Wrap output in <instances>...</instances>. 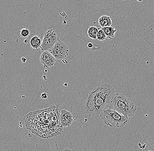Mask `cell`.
I'll list each match as a JSON object with an SVG mask.
<instances>
[{"mask_svg":"<svg viewBox=\"0 0 154 151\" xmlns=\"http://www.w3.org/2000/svg\"><path fill=\"white\" fill-rule=\"evenodd\" d=\"M57 107L31 112L24 118L27 128L42 138L54 137L63 132Z\"/></svg>","mask_w":154,"mask_h":151,"instance_id":"6da1fadb","label":"cell"},{"mask_svg":"<svg viewBox=\"0 0 154 151\" xmlns=\"http://www.w3.org/2000/svg\"><path fill=\"white\" fill-rule=\"evenodd\" d=\"M114 95L115 90L110 84H101L93 88L87 96L86 113L92 118H98Z\"/></svg>","mask_w":154,"mask_h":151,"instance_id":"7a4b0ae2","label":"cell"},{"mask_svg":"<svg viewBox=\"0 0 154 151\" xmlns=\"http://www.w3.org/2000/svg\"><path fill=\"white\" fill-rule=\"evenodd\" d=\"M110 104L112 107L117 112L128 118L134 116L137 109L134 103L123 94H115L111 100Z\"/></svg>","mask_w":154,"mask_h":151,"instance_id":"3957f363","label":"cell"},{"mask_svg":"<svg viewBox=\"0 0 154 151\" xmlns=\"http://www.w3.org/2000/svg\"><path fill=\"white\" fill-rule=\"evenodd\" d=\"M100 117L106 125L116 128L123 127L129 122V118L117 112L112 106L104 109Z\"/></svg>","mask_w":154,"mask_h":151,"instance_id":"277c9868","label":"cell"},{"mask_svg":"<svg viewBox=\"0 0 154 151\" xmlns=\"http://www.w3.org/2000/svg\"><path fill=\"white\" fill-rule=\"evenodd\" d=\"M57 59L66 58L69 53V49L66 43L59 40L51 49L48 51Z\"/></svg>","mask_w":154,"mask_h":151,"instance_id":"5b68a950","label":"cell"},{"mask_svg":"<svg viewBox=\"0 0 154 151\" xmlns=\"http://www.w3.org/2000/svg\"><path fill=\"white\" fill-rule=\"evenodd\" d=\"M59 40V39L54 31L53 29L48 30L44 33L40 50L42 52L49 50Z\"/></svg>","mask_w":154,"mask_h":151,"instance_id":"8992f818","label":"cell"},{"mask_svg":"<svg viewBox=\"0 0 154 151\" xmlns=\"http://www.w3.org/2000/svg\"><path fill=\"white\" fill-rule=\"evenodd\" d=\"M56 59L48 51L42 52L40 57V61L44 67L50 68L54 66L56 62Z\"/></svg>","mask_w":154,"mask_h":151,"instance_id":"52a82bcc","label":"cell"},{"mask_svg":"<svg viewBox=\"0 0 154 151\" xmlns=\"http://www.w3.org/2000/svg\"><path fill=\"white\" fill-rule=\"evenodd\" d=\"M60 119L61 125L63 128L70 127L74 121L72 113L65 109H63L61 110L60 114Z\"/></svg>","mask_w":154,"mask_h":151,"instance_id":"ba28073f","label":"cell"},{"mask_svg":"<svg viewBox=\"0 0 154 151\" xmlns=\"http://www.w3.org/2000/svg\"><path fill=\"white\" fill-rule=\"evenodd\" d=\"M99 25L102 28L106 27L111 26L112 25V21L109 16L106 15H103L98 20Z\"/></svg>","mask_w":154,"mask_h":151,"instance_id":"9c48e42d","label":"cell"},{"mask_svg":"<svg viewBox=\"0 0 154 151\" xmlns=\"http://www.w3.org/2000/svg\"><path fill=\"white\" fill-rule=\"evenodd\" d=\"M102 29L105 33L107 38L110 39H112V38H114L116 32V29L114 27L112 26L106 27L102 28Z\"/></svg>","mask_w":154,"mask_h":151,"instance_id":"30bf717a","label":"cell"},{"mask_svg":"<svg viewBox=\"0 0 154 151\" xmlns=\"http://www.w3.org/2000/svg\"><path fill=\"white\" fill-rule=\"evenodd\" d=\"M30 43L32 47L37 50L41 46L42 41L38 35H35L31 38Z\"/></svg>","mask_w":154,"mask_h":151,"instance_id":"8fae6325","label":"cell"},{"mask_svg":"<svg viewBox=\"0 0 154 151\" xmlns=\"http://www.w3.org/2000/svg\"><path fill=\"white\" fill-rule=\"evenodd\" d=\"M100 29L95 26L90 27L88 30L87 33L88 36L91 39H95L97 38V34Z\"/></svg>","mask_w":154,"mask_h":151,"instance_id":"7c38bea8","label":"cell"},{"mask_svg":"<svg viewBox=\"0 0 154 151\" xmlns=\"http://www.w3.org/2000/svg\"><path fill=\"white\" fill-rule=\"evenodd\" d=\"M106 38L105 33L102 29H99L98 33L97 34V38L99 41H103Z\"/></svg>","mask_w":154,"mask_h":151,"instance_id":"4fadbf2b","label":"cell"},{"mask_svg":"<svg viewBox=\"0 0 154 151\" xmlns=\"http://www.w3.org/2000/svg\"><path fill=\"white\" fill-rule=\"evenodd\" d=\"M30 32L29 29H23L20 31V34L23 37H27L29 35Z\"/></svg>","mask_w":154,"mask_h":151,"instance_id":"5bb4252c","label":"cell"},{"mask_svg":"<svg viewBox=\"0 0 154 151\" xmlns=\"http://www.w3.org/2000/svg\"><path fill=\"white\" fill-rule=\"evenodd\" d=\"M48 95L47 93H43L41 95V98L42 99H46L48 98Z\"/></svg>","mask_w":154,"mask_h":151,"instance_id":"9a60e30c","label":"cell"},{"mask_svg":"<svg viewBox=\"0 0 154 151\" xmlns=\"http://www.w3.org/2000/svg\"><path fill=\"white\" fill-rule=\"evenodd\" d=\"M93 47V44L92 43H88V47L89 48H91Z\"/></svg>","mask_w":154,"mask_h":151,"instance_id":"2e32d148","label":"cell"},{"mask_svg":"<svg viewBox=\"0 0 154 151\" xmlns=\"http://www.w3.org/2000/svg\"><path fill=\"white\" fill-rule=\"evenodd\" d=\"M21 59H22V61H23V62H26L27 61L26 59L25 58V57H22Z\"/></svg>","mask_w":154,"mask_h":151,"instance_id":"e0dca14e","label":"cell"},{"mask_svg":"<svg viewBox=\"0 0 154 151\" xmlns=\"http://www.w3.org/2000/svg\"><path fill=\"white\" fill-rule=\"evenodd\" d=\"M24 43H28L29 40L28 39H26V40H24Z\"/></svg>","mask_w":154,"mask_h":151,"instance_id":"ac0fdd59","label":"cell"},{"mask_svg":"<svg viewBox=\"0 0 154 151\" xmlns=\"http://www.w3.org/2000/svg\"><path fill=\"white\" fill-rule=\"evenodd\" d=\"M137 1H138V2H142V0H137Z\"/></svg>","mask_w":154,"mask_h":151,"instance_id":"d6986e66","label":"cell"},{"mask_svg":"<svg viewBox=\"0 0 154 151\" xmlns=\"http://www.w3.org/2000/svg\"><path fill=\"white\" fill-rule=\"evenodd\" d=\"M64 86H67V83H66V84H64Z\"/></svg>","mask_w":154,"mask_h":151,"instance_id":"ffe728a7","label":"cell"},{"mask_svg":"<svg viewBox=\"0 0 154 151\" xmlns=\"http://www.w3.org/2000/svg\"><path fill=\"white\" fill-rule=\"evenodd\" d=\"M121 1H125V0H121Z\"/></svg>","mask_w":154,"mask_h":151,"instance_id":"44dd1931","label":"cell"}]
</instances>
